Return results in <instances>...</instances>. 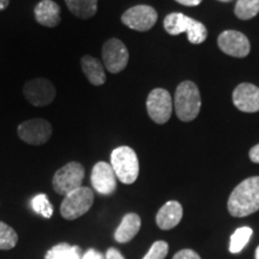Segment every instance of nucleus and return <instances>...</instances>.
I'll use <instances>...</instances> for the list:
<instances>
[{"label": "nucleus", "instance_id": "24", "mask_svg": "<svg viewBox=\"0 0 259 259\" xmlns=\"http://www.w3.org/2000/svg\"><path fill=\"white\" fill-rule=\"evenodd\" d=\"M18 242L15 229L4 222H0V250H11Z\"/></svg>", "mask_w": 259, "mask_h": 259}, {"label": "nucleus", "instance_id": "1", "mask_svg": "<svg viewBox=\"0 0 259 259\" xmlns=\"http://www.w3.org/2000/svg\"><path fill=\"white\" fill-rule=\"evenodd\" d=\"M233 218H246L259 210V177L241 181L233 190L227 204Z\"/></svg>", "mask_w": 259, "mask_h": 259}, {"label": "nucleus", "instance_id": "21", "mask_svg": "<svg viewBox=\"0 0 259 259\" xmlns=\"http://www.w3.org/2000/svg\"><path fill=\"white\" fill-rule=\"evenodd\" d=\"M253 231L250 227H241L233 233L231 236V244H229V251L231 253H239L244 250V247L250 241Z\"/></svg>", "mask_w": 259, "mask_h": 259}, {"label": "nucleus", "instance_id": "34", "mask_svg": "<svg viewBox=\"0 0 259 259\" xmlns=\"http://www.w3.org/2000/svg\"><path fill=\"white\" fill-rule=\"evenodd\" d=\"M220 2H222V3H229V2H232V0H220Z\"/></svg>", "mask_w": 259, "mask_h": 259}, {"label": "nucleus", "instance_id": "14", "mask_svg": "<svg viewBox=\"0 0 259 259\" xmlns=\"http://www.w3.org/2000/svg\"><path fill=\"white\" fill-rule=\"evenodd\" d=\"M183 215L184 210L181 204L177 200H169L158 210L156 215V225L160 229L169 231V229H173L174 227L179 225Z\"/></svg>", "mask_w": 259, "mask_h": 259}, {"label": "nucleus", "instance_id": "8", "mask_svg": "<svg viewBox=\"0 0 259 259\" xmlns=\"http://www.w3.org/2000/svg\"><path fill=\"white\" fill-rule=\"evenodd\" d=\"M121 22L134 30L148 31L156 24L157 12L149 5H137L124 12Z\"/></svg>", "mask_w": 259, "mask_h": 259}, {"label": "nucleus", "instance_id": "33", "mask_svg": "<svg viewBox=\"0 0 259 259\" xmlns=\"http://www.w3.org/2000/svg\"><path fill=\"white\" fill-rule=\"evenodd\" d=\"M255 259H259V246L255 248Z\"/></svg>", "mask_w": 259, "mask_h": 259}, {"label": "nucleus", "instance_id": "23", "mask_svg": "<svg viewBox=\"0 0 259 259\" xmlns=\"http://www.w3.org/2000/svg\"><path fill=\"white\" fill-rule=\"evenodd\" d=\"M187 38L191 44L200 45L208 37V30H206L205 25L202 22L196 21V19L190 18L189 27H187Z\"/></svg>", "mask_w": 259, "mask_h": 259}, {"label": "nucleus", "instance_id": "3", "mask_svg": "<svg viewBox=\"0 0 259 259\" xmlns=\"http://www.w3.org/2000/svg\"><path fill=\"white\" fill-rule=\"evenodd\" d=\"M111 166L116 178L126 185L137 180L139 174V161L137 154L130 147H119L112 151Z\"/></svg>", "mask_w": 259, "mask_h": 259}, {"label": "nucleus", "instance_id": "18", "mask_svg": "<svg viewBox=\"0 0 259 259\" xmlns=\"http://www.w3.org/2000/svg\"><path fill=\"white\" fill-rule=\"evenodd\" d=\"M70 12L76 17L89 19L97 12V0H65Z\"/></svg>", "mask_w": 259, "mask_h": 259}, {"label": "nucleus", "instance_id": "19", "mask_svg": "<svg viewBox=\"0 0 259 259\" xmlns=\"http://www.w3.org/2000/svg\"><path fill=\"white\" fill-rule=\"evenodd\" d=\"M190 17H187L181 12H173L166 16L163 21V27L169 35L177 36V35L186 32L187 27H189Z\"/></svg>", "mask_w": 259, "mask_h": 259}, {"label": "nucleus", "instance_id": "10", "mask_svg": "<svg viewBox=\"0 0 259 259\" xmlns=\"http://www.w3.org/2000/svg\"><path fill=\"white\" fill-rule=\"evenodd\" d=\"M23 93L25 99L32 106L44 107L51 105L57 96L53 83L45 78H35L24 84Z\"/></svg>", "mask_w": 259, "mask_h": 259}, {"label": "nucleus", "instance_id": "12", "mask_svg": "<svg viewBox=\"0 0 259 259\" xmlns=\"http://www.w3.org/2000/svg\"><path fill=\"white\" fill-rule=\"evenodd\" d=\"M92 185L96 192L103 196L114 193L116 189V176L112 166L107 162H97L92 171Z\"/></svg>", "mask_w": 259, "mask_h": 259}, {"label": "nucleus", "instance_id": "22", "mask_svg": "<svg viewBox=\"0 0 259 259\" xmlns=\"http://www.w3.org/2000/svg\"><path fill=\"white\" fill-rule=\"evenodd\" d=\"M234 14L242 21H247L259 14V0H238Z\"/></svg>", "mask_w": 259, "mask_h": 259}, {"label": "nucleus", "instance_id": "2", "mask_svg": "<svg viewBox=\"0 0 259 259\" xmlns=\"http://www.w3.org/2000/svg\"><path fill=\"white\" fill-rule=\"evenodd\" d=\"M200 106L202 101L198 87L191 80L180 83L174 96V107L178 118L185 122L194 120L199 114Z\"/></svg>", "mask_w": 259, "mask_h": 259}, {"label": "nucleus", "instance_id": "16", "mask_svg": "<svg viewBox=\"0 0 259 259\" xmlns=\"http://www.w3.org/2000/svg\"><path fill=\"white\" fill-rule=\"evenodd\" d=\"M141 226V218H139L137 213H126L121 220V223L116 228L114 233V239L119 244H126V242L131 241L138 234Z\"/></svg>", "mask_w": 259, "mask_h": 259}, {"label": "nucleus", "instance_id": "28", "mask_svg": "<svg viewBox=\"0 0 259 259\" xmlns=\"http://www.w3.org/2000/svg\"><path fill=\"white\" fill-rule=\"evenodd\" d=\"M82 259H105V257L99 251H96L95 248H90L84 253Z\"/></svg>", "mask_w": 259, "mask_h": 259}, {"label": "nucleus", "instance_id": "15", "mask_svg": "<svg viewBox=\"0 0 259 259\" xmlns=\"http://www.w3.org/2000/svg\"><path fill=\"white\" fill-rule=\"evenodd\" d=\"M35 19L44 27L54 28L60 23V6L53 0H42L35 6Z\"/></svg>", "mask_w": 259, "mask_h": 259}, {"label": "nucleus", "instance_id": "17", "mask_svg": "<svg viewBox=\"0 0 259 259\" xmlns=\"http://www.w3.org/2000/svg\"><path fill=\"white\" fill-rule=\"evenodd\" d=\"M80 65H82V70L87 78L93 85L99 87L105 84L106 82V73L103 65L100 63L96 58H93L90 56H84L80 60Z\"/></svg>", "mask_w": 259, "mask_h": 259}, {"label": "nucleus", "instance_id": "25", "mask_svg": "<svg viewBox=\"0 0 259 259\" xmlns=\"http://www.w3.org/2000/svg\"><path fill=\"white\" fill-rule=\"evenodd\" d=\"M31 208L35 212L45 219H51L53 215V205H52L47 194L40 193L31 199Z\"/></svg>", "mask_w": 259, "mask_h": 259}, {"label": "nucleus", "instance_id": "11", "mask_svg": "<svg viewBox=\"0 0 259 259\" xmlns=\"http://www.w3.org/2000/svg\"><path fill=\"white\" fill-rule=\"evenodd\" d=\"M218 45L223 53L234 58H245L250 54L251 45L246 35L236 30H226L218 38Z\"/></svg>", "mask_w": 259, "mask_h": 259}, {"label": "nucleus", "instance_id": "31", "mask_svg": "<svg viewBox=\"0 0 259 259\" xmlns=\"http://www.w3.org/2000/svg\"><path fill=\"white\" fill-rule=\"evenodd\" d=\"M176 2L184 6H197L199 5L203 0H176Z\"/></svg>", "mask_w": 259, "mask_h": 259}, {"label": "nucleus", "instance_id": "20", "mask_svg": "<svg viewBox=\"0 0 259 259\" xmlns=\"http://www.w3.org/2000/svg\"><path fill=\"white\" fill-rule=\"evenodd\" d=\"M46 259H82L79 246H71L66 242L56 245L46 253Z\"/></svg>", "mask_w": 259, "mask_h": 259}, {"label": "nucleus", "instance_id": "30", "mask_svg": "<svg viewBox=\"0 0 259 259\" xmlns=\"http://www.w3.org/2000/svg\"><path fill=\"white\" fill-rule=\"evenodd\" d=\"M248 156H250V160L253 162V163H259V144L254 145L253 148H251Z\"/></svg>", "mask_w": 259, "mask_h": 259}, {"label": "nucleus", "instance_id": "7", "mask_svg": "<svg viewBox=\"0 0 259 259\" xmlns=\"http://www.w3.org/2000/svg\"><path fill=\"white\" fill-rule=\"evenodd\" d=\"M52 125L45 119H30L18 126L19 138L30 145H42L50 141L52 136Z\"/></svg>", "mask_w": 259, "mask_h": 259}, {"label": "nucleus", "instance_id": "27", "mask_svg": "<svg viewBox=\"0 0 259 259\" xmlns=\"http://www.w3.org/2000/svg\"><path fill=\"white\" fill-rule=\"evenodd\" d=\"M173 259H202V258H200V255L197 253L196 251L190 250V248H185V250L177 252V253L174 254Z\"/></svg>", "mask_w": 259, "mask_h": 259}, {"label": "nucleus", "instance_id": "6", "mask_svg": "<svg viewBox=\"0 0 259 259\" xmlns=\"http://www.w3.org/2000/svg\"><path fill=\"white\" fill-rule=\"evenodd\" d=\"M147 109L150 119L156 124H166L170 119L173 102L170 94L166 89H154L147 99Z\"/></svg>", "mask_w": 259, "mask_h": 259}, {"label": "nucleus", "instance_id": "5", "mask_svg": "<svg viewBox=\"0 0 259 259\" xmlns=\"http://www.w3.org/2000/svg\"><path fill=\"white\" fill-rule=\"evenodd\" d=\"M84 167L79 162H69L61 167L53 177V189L58 194L66 196L72 191L82 187L84 179Z\"/></svg>", "mask_w": 259, "mask_h": 259}, {"label": "nucleus", "instance_id": "4", "mask_svg": "<svg viewBox=\"0 0 259 259\" xmlns=\"http://www.w3.org/2000/svg\"><path fill=\"white\" fill-rule=\"evenodd\" d=\"M94 192L89 187H79L65 196L60 213L65 220H76L87 213L93 206Z\"/></svg>", "mask_w": 259, "mask_h": 259}, {"label": "nucleus", "instance_id": "29", "mask_svg": "<svg viewBox=\"0 0 259 259\" xmlns=\"http://www.w3.org/2000/svg\"><path fill=\"white\" fill-rule=\"evenodd\" d=\"M106 259H125V257L121 254L120 251L112 247L108 248V251L106 252Z\"/></svg>", "mask_w": 259, "mask_h": 259}, {"label": "nucleus", "instance_id": "26", "mask_svg": "<svg viewBox=\"0 0 259 259\" xmlns=\"http://www.w3.org/2000/svg\"><path fill=\"white\" fill-rule=\"evenodd\" d=\"M168 250H169V247H168L166 241H155L143 259H164L168 254Z\"/></svg>", "mask_w": 259, "mask_h": 259}, {"label": "nucleus", "instance_id": "13", "mask_svg": "<svg viewBox=\"0 0 259 259\" xmlns=\"http://www.w3.org/2000/svg\"><path fill=\"white\" fill-rule=\"evenodd\" d=\"M233 103L241 112H259V88L251 83L239 84L233 92Z\"/></svg>", "mask_w": 259, "mask_h": 259}, {"label": "nucleus", "instance_id": "9", "mask_svg": "<svg viewBox=\"0 0 259 259\" xmlns=\"http://www.w3.org/2000/svg\"><path fill=\"white\" fill-rule=\"evenodd\" d=\"M128 51L118 38H109L102 47V59L111 73H119L127 66Z\"/></svg>", "mask_w": 259, "mask_h": 259}, {"label": "nucleus", "instance_id": "32", "mask_svg": "<svg viewBox=\"0 0 259 259\" xmlns=\"http://www.w3.org/2000/svg\"><path fill=\"white\" fill-rule=\"evenodd\" d=\"M10 0H0V11L5 10L9 6Z\"/></svg>", "mask_w": 259, "mask_h": 259}]
</instances>
